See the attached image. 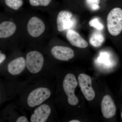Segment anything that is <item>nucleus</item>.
<instances>
[{
  "instance_id": "obj_1",
  "label": "nucleus",
  "mask_w": 122,
  "mask_h": 122,
  "mask_svg": "<svg viewBox=\"0 0 122 122\" xmlns=\"http://www.w3.org/2000/svg\"><path fill=\"white\" fill-rule=\"evenodd\" d=\"M107 25L109 33L112 36L119 35L122 31V9L119 8L112 9L108 14Z\"/></svg>"
},
{
  "instance_id": "obj_2",
  "label": "nucleus",
  "mask_w": 122,
  "mask_h": 122,
  "mask_svg": "<svg viewBox=\"0 0 122 122\" xmlns=\"http://www.w3.org/2000/svg\"><path fill=\"white\" fill-rule=\"evenodd\" d=\"M25 59L26 68L31 73L37 74L42 69L45 60L40 52L36 50L29 51L26 54Z\"/></svg>"
},
{
  "instance_id": "obj_3",
  "label": "nucleus",
  "mask_w": 122,
  "mask_h": 122,
  "mask_svg": "<svg viewBox=\"0 0 122 122\" xmlns=\"http://www.w3.org/2000/svg\"><path fill=\"white\" fill-rule=\"evenodd\" d=\"M78 83L75 76L72 73H68L65 76L63 82L64 92L68 97V102L71 106L77 105L78 100L75 94V89Z\"/></svg>"
},
{
  "instance_id": "obj_4",
  "label": "nucleus",
  "mask_w": 122,
  "mask_h": 122,
  "mask_svg": "<svg viewBox=\"0 0 122 122\" xmlns=\"http://www.w3.org/2000/svg\"><path fill=\"white\" fill-rule=\"evenodd\" d=\"M51 93L50 90L47 87H37L29 94L27 99V104L31 107L41 105L50 97Z\"/></svg>"
},
{
  "instance_id": "obj_5",
  "label": "nucleus",
  "mask_w": 122,
  "mask_h": 122,
  "mask_svg": "<svg viewBox=\"0 0 122 122\" xmlns=\"http://www.w3.org/2000/svg\"><path fill=\"white\" fill-rule=\"evenodd\" d=\"M46 25L42 19L37 16H33L27 21L26 30L29 36L32 38H38L45 33Z\"/></svg>"
},
{
  "instance_id": "obj_6",
  "label": "nucleus",
  "mask_w": 122,
  "mask_h": 122,
  "mask_svg": "<svg viewBox=\"0 0 122 122\" xmlns=\"http://www.w3.org/2000/svg\"><path fill=\"white\" fill-rule=\"evenodd\" d=\"M79 86L85 98L89 101L94 98L95 92L92 85L91 78L90 76L85 74H79L78 77Z\"/></svg>"
},
{
  "instance_id": "obj_7",
  "label": "nucleus",
  "mask_w": 122,
  "mask_h": 122,
  "mask_svg": "<svg viewBox=\"0 0 122 122\" xmlns=\"http://www.w3.org/2000/svg\"><path fill=\"white\" fill-rule=\"evenodd\" d=\"M73 14L67 10H62L57 15V29L59 32H63L70 28L73 26V22L72 19Z\"/></svg>"
},
{
  "instance_id": "obj_8",
  "label": "nucleus",
  "mask_w": 122,
  "mask_h": 122,
  "mask_svg": "<svg viewBox=\"0 0 122 122\" xmlns=\"http://www.w3.org/2000/svg\"><path fill=\"white\" fill-rule=\"evenodd\" d=\"M51 53L57 60L68 61L74 57V52L71 48L61 46H55L51 50Z\"/></svg>"
},
{
  "instance_id": "obj_9",
  "label": "nucleus",
  "mask_w": 122,
  "mask_h": 122,
  "mask_svg": "<svg viewBox=\"0 0 122 122\" xmlns=\"http://www.w3.org/2000/svg\"><path fill=\"white\" fill-rule=\"evenodd\" d=\"M51 112L50 107L46 104H42L36 108L30 117L31 122H45L48 120Z\"/></svg>"
},
{
  "instance_id": "obj_10",
  "label": "nucleus",
  "mask_w": 122,
  "mask_h": 122,
  "mask_svg": "<svg viewBox=\"0 0 122 122\" xmlns=\"http://www.w3.org/2000/svg\"><path fill=\"white\" fill-rule=\"evenodd\" d=\"M101 110L103 115L106 118H110L115 115L116 107L113 100L110 95H105L103 98Z\"/></svg>"
},
{
  "instance_id": "obj_11",
  "label": "nucleus",
  "mask_w": 122,
  "mask_h": 122,
  "mask_svg": "<svg viewBox=\"0 0 122 122\" xmlns=\"http://www.w3.org/2000/svg\"><path fill=\"white\" fill-rule=\"evenodd\" d=\"M26 67L25 58L23 57H19L9 62L7 66V70L10 74L15 76L21 73Z\"/></svg>"
},
{
  "instance_id": "obj_12",
  "label": "nucleus",
  "mask_w": 122,
  "mask_h": 122,
  "mask_svg": "<svg viewBox=\"0 0 122 122\" xmlns=\"http://www.w3.org/2000/svg\"><path fill=\"white\" fill-rule=\"evenodd\" d=\"M66 37L70 44L74 46L80 48L87 47L88 44L81 35L75 30L70 29L66 32Z\"/></svg>"
},
{
  "instance_id": "obj_13",
  "label": "nucleus",
  "mask_w": 122,
  "mask_h": 122,
  "mask_svg": "<svg viewBox=\"0 0 122 122\" xmlns=\"http://www.w3.org/2000/svg\"><path fill=\"white\" fill-rule=\"evenodd\" d=\"M17 29L15 22L7 20L1 22L0 24V38L1 39L8 38L14 35Z\"/></svg>"
},
{
  "instance_id": "obj_14",
  "label": "nucleus",
  "mask_w": 122,
  "mask_h": 122,
  "mask_svg": "<svg viewBox=\"0 0 122 122\" xmlns=\"http://www.w3.org/2000/svg\"><path fill=\"white\" fill-rule=\"evenodd\" d=\"M105 40V37L102 33L98 31H95L90 37L89 42L92 46L97 48L102 46Z\"/></svg>"
},
{
  "instance_id": "obj_15",
  "label": "nucleus",
  "mask_w": 122,
  "mask_h": 122,
  "mask_svg": "<svg viewBox=\"0 0 122 122\" xmlns=\"http://www.w3.org/2000/svg\"><path fill=\"white\" fill-rule=\"evenodd\" d=\"M30 6L35 8H47L53 4L54 0H28Z\"/></svg>"
},
{
  "instance_id": "obj_16",
  "label": "nucleus",
  "mask_w": 122,
  "mask_h": 122,
  "mask_svg": "<svg viewBox=\"0 0 122 122\" xmlns=\"http://www.w3.org/2000/svg\"><path fill=\"white\" fill-rule=\"evenodd\" d=\"M5 5L9 8L17 11L23 6L24 0H3Z\"/></svg>"
},
{
  "instance_id": "obj_17",
  "label": "nucleus",
  "mask_w": 122,
  "mask_h": 122,
  "mask_svg": "<svg viewBox=\"0 0 122 122\" xmlns=\"http://www.w3.org/2000/svg\"><path fill=\"white\" fill-rule=\"evenodd\" d=\"M100 0H86V2L88 6L92 10H98L100 8L99 4Z\"/></svg>"
},
{
  "instance_id": "obj_18",
  "label": "nucleus",
  "mask_w": 122,
  "mask_h": 122,
  "mask_svg": "<svg viewBox=\"0 0 122 122\" xmlns=\"http://www.w3.org/2000/svg\"><path fill=\"white\" fill-rule=\"evenodd\" d=\"M90 26L95 28L98 30H102L104 28V26L101 24L97 18H94L91 20L89 22Z\"/></svg>"
},
{
  "instance_id": "obj_19",
  "label": "nucleus",
  "mask_w": 122,
  "mask_h": 122,
  "mask_svg": "<svg viewBox=\"0 0 122 122\" xmlns=\"http://www.w3.org/2000/svg\"><path fill=\"white\" fill-rule=\"evenodd\" d=\"M16 122H28V118L25 116H21L19 117L16 121Z\"/></svg>"
},
{
  "instance_id": "obj_20",
  "label": "nucleus",
  "mask_w": 122,
  "mask_h": 122,
  "mask_svg": "<svg viewBox=\"0 0 122 122\" xmlns=\"http://www.w3.org/2000/svg\"><path fill=\"white\" fill-rule=\"evenodd\" d=\"M6 56L4 54L2 53L0 51V64L1 65V63L4 62V61L6 59Z\"/></svg>"
},
{
  "instance_id": "obj_21",
  "label": "nucleus",
  "mask_w": 122,
  "mask_h": 122,
  "mask_svg": "<svg viewBox=\"0 0 122 122\" xmlns=\"http://www.w3.org/2000/svg\"><path fill=\"white\" fill-rule=\"evenodd\" d=\"M69 122H80V121L77 120H73L69 121Z\"/></svg>"
},
{
  "instance_id": "obj_22",
  "label": "nucleus",
  "mask_w": 122,
  "mask_h": 122,
  "mask_svg": "<svg viewBox=\"0 0 122 122\" xmlns=\"http://www.w3.org/2000/svg\"><path fill=\"white\" fill-rule=\"evenodd\" d=\"M121 116H122V114H121Z\"/></svg>"
}]
</instances>
